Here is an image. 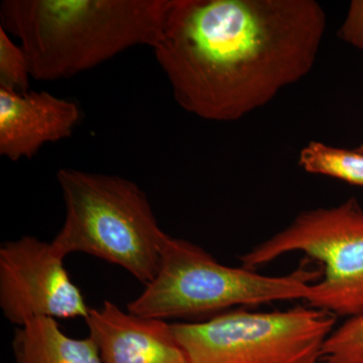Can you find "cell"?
Returning <instances> with one entry per match:
<instances>
[{"label":"cell","instance_id":"cell-13","mask_svg":"<svg viewBox=\"0 0 363 363\" xmlns=\"http://www.w3.org/2000/svg\"><path fill=\"white\" fill-rule=\"evenodd\" d=\"M30 78V63L23 48L14 44L9 33L0 28V88L28 92Z\"/></svg>","mask_w":363,"mask_h":363},{"label":"cell","instance_id":"cell-6","mask_svg":"<svg viewBox=\"0 0 363 363\" xmlns=\"http://www.w3.org/2000/svg\"><path fill=\"white\" fill-rule=\"evenodd\" d=\"M294 252L323 266L322 278L313 284L306 298L310 307L337 317L363 315V209L357 198L302 212L240 259L243 267L255 271Z\"/></svg>","mask_w":363,"mask_h":363},{"label":"cell","instance_id":"cell-2","mask_svg":"<svg viewBox=\"0 0 363 363\" xmlns=\"http://www.w3.org/2000/svg\"><path fill=\"white\" fill-rule=\"evenodd\" d=\"M169 0H4L0 28L20 40L32 77L71 78L136 45L154 48Z\"/></svg>","mask_w":363,"mask_h":363},{"label":"cell","instance_id":"cell-7","mask_svg":"<svg viewBox=\"0 0 363 363\" xmlns=\"http://www.w3.org/2000/svg\"><path fill=\"white\" fill-rule=\"evenodd\" d=\"M52 242L23 236L0 247V308L11 323L35 318H86L90 308Z\"/></svg>","mask_w":363,"mask_h":363},{"label":"cell","instance_id":"cell-10","mask_svg":"<svg viewBox=\"0 0 363 363\" xmlns=\"http://www.w3.org/2000/svg\"><path fill=\"white\" fill-rule=\"evenodd\" d=\"M13 348L16 363H104L90 336L70 337L54 318H35L18 326Z\"/></svg>","mask_w":363,"mask_h":363},{"label":"cell","instance_id":"cell-15","mask_svg":"<svg viewBox=\"0 0 363 363\" xmlns=\"http://www.w3.org/2000/svg\"><path fill=\"white\" fill-rule=\"evenodd\" d=\"M357 152H359L360 154L363 155V145H360L359 147H357Z\"/></svg>","mask_w":363,"mask_h":363},{"label":"cell","instance_id":"cell-1","mask_svg":"<svg viewBox=\"0 0 363 363\" xmlns=\"http://www.w3.org/2000/svg\"><path fill=\"white\" fill-rule=\"evenodd\" d=\"M326 23L314 0H169L152 50L184 111L234 121L312 70Z\"/></svg>","mask_w":363,"mask_h":363},{"label":"cell","instance_id":"cell-14","mask_svg":"<svg viewBox=\"0 0 363 363\" xmlns=\"http://www.w3.org/2000/svg\"><path fill=\"white\" fill-rule=\"evenodd\" d=\"M339 37L363 51V0L351 1Z\"/></svg>","mask_w":363,"mask_h":363},{"label":"cell","instance_id":"cell-3","mask_svg":"<svg viewBox=\"0 0 363 363\" xmlns=\"http://www.w3.org/2000/svg\"><path fill=\"white\" fill-rule=\"evenodd\" d=\"M57 180L66 217L52 245L65 257L85 252L150 284L169 235L142 189L123 177L69 168L59 169Z\"/></svg>","mask_w":363,"mask_h":363},{"label":"cell","instance_id":"cell-5","mask_svg":"<svg viewBox=\"0 0 363 363\" xmlns=\"http://www.w3.org/2000/svg\"><path fill=\"white\" fill-rule=\"evenodd\" d=\"M336 319L316 308L296 307L171 325L188 363H319Z\"/></svg>","mask_w":363,"mask_h":363},{"label":"cell","instance_id":"cell-11","mask_svg":"<svg viewBox=\"0 0 363 363\" xmlns=\"http://www.w3.org/2000/svg\"><path fill=\"white\" fill-rule=\"evenodd\" d=\"M298 166L308 173L363 187V155L357 150L339 149L313 140L301 150Z\"/></svg>","mask_w":363,"mask_h":363},{"label":"cell","instance_id":"cell-4","mask_svg":"<svg viewBox=\"0 0 363 363\" xmlns=\"http://www.w3.org/2000/svg\"><path fill=\"white\" fill-rule=\"evenodd\" d=\"M319 272L298 269L267 277L245 267L224 266L201 247L168 236L159 271L145 291L128 306L138 316L166 320L200 316L238 305L306 300Z\"/></svg>","mask_w":363,"mask_h":363},{"label":"cell","instance_id":"cell-12","mask_svg":"<svg viewBox=\"0 0 363 363\" xmlns=\"http://www.w3.org/2000/svg\"><path fill=\"white\" fill-rule=\"evenodd\" d=\"M324 363H363V315L350 318L326 339L321 351Z\"/></svg>","mask_w":363,"mask_h":363},{"label":"cell","instance_id":"cell-8","mask_svg":"<svg viewBox=\"0 0 363 363\" xmlns=\"http://www.w3.org/2000/svg\"><path fill=\"white\" fill-rule=\"evenodd\" d=\"M80 119L76 102L48 91L0 88V155L13 162L32 159L47 143L70 138Z\"/></svg>","mask_w":363,"mask_h":363},{"label":"cell","instance_id":"cell-9","mask_svg":"<svg viewBox=\"0 0 363 363\" xmlns=\"http://www.w3.org/2000/svg\"><path fill=\"white\" fill-rule=\"evenodd\" d=\"M104 363H188L172 325L105 301L86 318Z\"/></svg>","mask_w":363,"mask_h":363}]
</instances>
